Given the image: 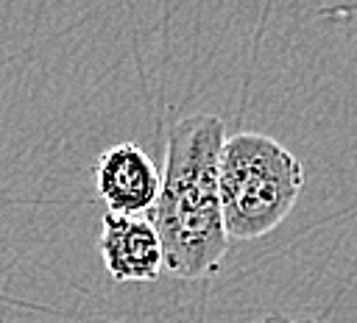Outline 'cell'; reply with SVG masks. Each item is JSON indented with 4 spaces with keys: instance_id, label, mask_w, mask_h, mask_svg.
<instances>
[{
    "instance_id": "4",
    "label": "cell",
    "mask_w": 357,
    "mask_h": 323,
    "mask_svg": "<svg viewBox=\"0 0 357 323\" xmlns=\"http://www.w3.org/2000/svg\"><path fill=\"white\" fill-rule=\"evenodd\" d=\"M100 256L114 281H156L165 273L159 234L148 214H103Z\"/></svg>"
},
{
    "instance_id": "3",
    "label": "cell",
    "mask_w": 357,
    "mask_h": 323,
    "mask_svg": "<svg viewBox=\"0 0 357 323\" xmlns=\"http://www.w3.org/2000/svg\"><path fill=\"white\" fill-rule=\"evenodd\" d=\"M95 187L114 214H151L159 198L162 175L151 156L134 145L120 142L98 156Z\"/></svg>"
},
{
    "instance_id": "5",
    "label": "cell",
    "mask_w": 357,
    "mask_h": 323,
    "mask_svg": "<svg viewBox=\"0 0 357 323\" xmlns=\"http://www.w3.org/2000/svg\"><path fill=\"white\" fill-rule=\"evenodd\" d=\"M254 323H318V320H310V317H290V315H282V312H271Z\"/></svg>"
},
{
    "instance_id": "1",
    "label": "cell",
    "mask_w": 357,
    "mask_h": 323,
    "mask_svg": "<svg viewBox=\"0 0 357 323\" xmlns=\"http://www.w3.org/2000/svg\"><path fill=\"white\" fill-rule=\"evenodd\" d=\"M226 125L215 114H190L170 125L165 173L151 223L165 253V273L178 278L212 276L226 251L218 162Z\"/></svg>"
},
{
    "instance_id": "2",
    "label": "cell",
    "mask_w": 357,
    "mask_h": 323,
    "mask_svg": "<svg viewBox=\"0 0 357 323\" xmlns=\"http://www.w3.org/2000/svg\"><path fill=\"white\" fill-rule=\"evenodd\" d=\"M218 187L226 237L259 239L293 212L304 187V167L268 134H226L218 162Z\"/></svg>"
}]
</instances>
